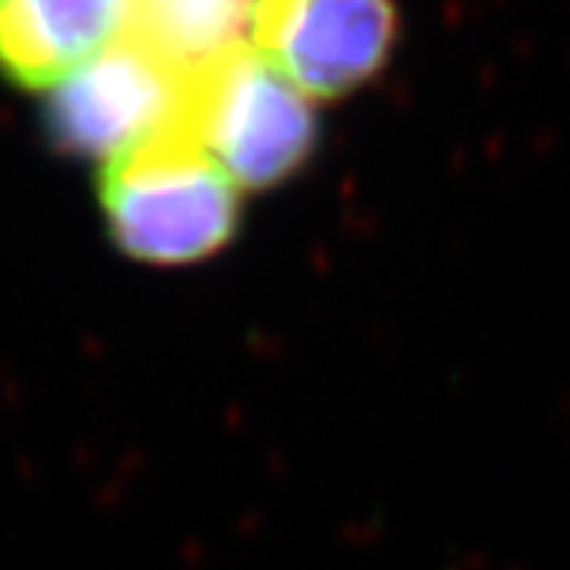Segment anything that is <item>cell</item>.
<instances>
[{"instance_id":"1","label":"cell","mask_w":570,"mask_h":570,"mask_svg":"<svg viewBox=\"0 0 570 570\" xmlns=\"http://www.w3.org/2000/svg\"><path fill=\"white\" fill-rule=\"evenodd\" d=\"M238 194L187 127L108 159L105 223L115 242L149 264H194L235 235Z\"/></svg>"},{"instance_id":"2","label":"cell","mask_w":570,"mask_h":570,"mask_svg":"<svg viewBox=\"0 0 570 570\" xmlns=\"http://www.w3.org/2000/svg\"><path fill=\"white\" fill-rule=\"evenodd\" d=\"M187 127L238 187L292 178L317 140L311 99L247 41L187 73Z\"/></svg>"},{"instance_id":"3","label":"cell","mask_w":570,"mask_h":570,"mask_svg":"<svg viewBox=\"0 0 570 570\" xmlns=\"http://www.w3.org/2000/svg\"><path fill=\"white\" fill-rule=\"evenodd\" d=\"M48 127L63 149L108 163L187 127V73L127 32L51 89Z\"/></svg>"},{"instance_id":"4","label":"cell","mask_w":570,"mask_h":570,"mask_svg":"<svg viewBox=\"0 0 570 570\" xmlns=\"http://www.w3.org/2000/svg\"><path fill=\"white\" fill-rule=\"evenodd\" d=\"M393 0H247L245 41L307 99L362 89L396 45Z\"/></svg>"},{"instance_id":"5","label":"cell","mask_w":570,"mask_h":570,"mask_svg":"<svg viewBox=\"0 0 570 570\" xmlns=\"http://www.w3.org/2000/svg\"><path fill=\"white\" fill-rule=\"evenodd\" d=\"M134 0H0V73L55 89L130 29Z\"/></svg>"},{"instance_id":"6","label":"cell","mask_w":570,"mask_h":570,"mask_svg":"<svg viewBox=\"0 0 570 570\" xmlns=\"http://www.w3.org/2000/svg\"><path fill=\"white\" fill-rule=\"evenodd\" d=\"M127 32L190 73L245 41L247 0H134Z\"/></svg>"}]
</instances>
